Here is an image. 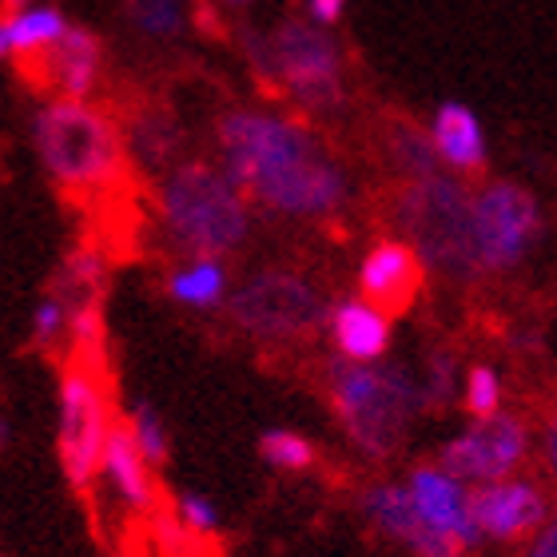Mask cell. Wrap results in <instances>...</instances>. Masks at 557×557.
Returning <instances> with one entry per match:
<instances>
[{"label":"cell","mask_w":557,"mask_h":557,"mask_svg":"<svg viewBox=\"0 0 557 557\" xmlns=\"http://www.w3.org/2000/svg\"><path fill=\"white\" fill-rule=\"evenodd\" d=\"M100 474L104 482L112 486V494L120 498V506L136 518L156 510V474H151V466L144 462V454H139L136 438H132V430L124 418L112 422L104 438V454H100Z\"/></svg>","instance_id":"cell-15"},{"label":"cell","mask_w":557,"mask_h":557,"mask_svg":"<svg viewBox=\"0 0 557 557\" xmlns=\"http://www.w3.org/2000/svg\"><path fill=\"white\" fill-rule=\"evenodd\" d=\"M168 295L175 302H184V307H199V311L220 307L227 299V268L220 259H187L168 275Z\"/></svg>","instance_id":"cell-20"},{"label":"cell","mask_w":557,"mask_h":557,"mask_svg":"<svg viewBox=\"0 0 557 557\" xmlns=\"http://www.w3.org/2000/svg\"><path fill=\"white\" fill-rule=\"evenodd\" d=\"M410 494V506H414L418 522L426 530H438V534H450L454 542H462L466 549L478 546V525L470 518V490H466L462 478H454L450 470L442 466H414L410 482H403Z\"/></svg>","instance_id":"cell-13"},{"label":"cell","mask_w":557,"mask_h":557,"mask_svg":"<svg viewBox=\"0 0 557 557\" xmlns=\"http://www.w3.org/2000/svg\"><path fill=\"white\" fill-rule=\"evenodd\" d=\"M537 232L542 211L522 184L502 180L470 196V244L478 271H513L530 256Z\"/></svg>","instance_id":"cell-9"},{"label":"cell","mask_w":557,"mask_h":557,"mask_svg":"<svg viewBox=\"0 0 557 557\" xmlns=\"http://www.w3.org/2000/svg\"><path fill=\"white\" fill-rule=\"evenodd\" d=\"M546 462L557 478V398H554V414H549V422H546Z\"/></svg>","instance_id":"cell-31"},{"label":"cell","mask_w":557,"mask_h":557,"mask_svg":"<svg viewBox=\"0 0 557 557\" xmlns=\"http://www.w3.org/2000/svg\"><path fill=\"white\" fill-rule=\"evenodd\" d=\"M470 518H474L478 534L494 537V542H518L525 534H537L549 518V498L537 482L525 478H498V482H482L470 494Z\"/></svg>","instance_id":"cell-11"},{"label":"cell","mask_w":557,"mask_h":557,"mask_svg":"<svg viewBox=\"0 0 557 557\" xmlns=\"http://www.w3.org/2000/svg\"><path fill=\"white\" fill-rule=\"evenodd\" d=\"M33 139L45 172L64 191H104L128 160L116 120L88 100H48L33 116Z\"/></svg>","instance_id":"cell-3"},{"label":"cell","mask_w":557,"mask_h":557,"mask_svg":"<svg viewBox=\"0 0 557 557\" xmlns=\"http://www.w3.org/2000/svg\"><path fill=\"white\" fill-rule=\"evenodd\" d=\"M530 454V426L518 414L478 418L474 426L442 446L438 466L462 482H498L510 478Z\"/></svg>","instance_id":"cell-10"},{"label":"cell","mask_w":557,"mask_h":557,"mask_svg":"<svg viewBox=\"0 0 557 557\" xmlns=\"http://www.w3.org/2000/svg\"><path fill=\"white\" fill-rule=\"evenodd\" d=\"M220 168L247 199L290 220L335 215L350 196L343 163L307 124L259 108H232L215 124Z\"/></svg>","instance_id":"cell-1"},{"label":"cell","mask_w":557,"mask_h":557,"mask_svg":"<svg viewBox=\"0 0 557 557\" xmlns=\"http://www.w3.org/2000/svg\"><path fill=\"white\" fill-rule=\"evenodd\" d=\"M227 9H247V4H256V0H223Z\"/></svg>","instance_id":"cell-33"},{"label":"cell","mask_w":557,"mask_h":557,"mask_svg":"<svg viewBox=\"0 0 557 557\" xmlns=\"http://www.w3.org/2000/svg\"><path fill=\"white\" fill-rule=\"evenodd\" d=\"M163 232L187 259H223L251 235V199L223 175L220 163H172L160 180Z\"/></svg>","instance_id":"cell-2"},{"label":"cell","mask_w":557,"mask_h":557,"mask_svg":"<svg viewBox=\"0 0 557 557\" xmlns=\"http://www.w3.org/2000/svg\"><path fill=\"white\" fill-rule=\"evenodd\" d=\"M175 522L184 525L191 537H211L220 530V510L208 494H196V490H184L175 498Z\"/></svg>","instance_id":"cell-26"},{"label":"cell","mask_w":557,"mask_h":557,"mask_svg":"<svg viewBox=\"0 0 557 557\" xmlns=\"http://www.w3.org/2000/svg\"><path fill=\"white\" fill-rule=\"evenodd\" d=\"M271 84L307 112H331L343 104V57L326 28L307 21H283L268 36Z\"/></svg>","instance_id":"cell-8"},{"label":"cell","mask_w":557,"mask_h":557,"mask_svg":"<svg viewBox=\"0 0 557 557\" xmlns=\"http://www.w3.org/2000/svg\"><path fill=\"white\" fill-rule=\"evenodd\" d=\"M430 148L438 156V163L454 168L462 175H474L486 168V132L478 124V116L466 104L450 100L434 112L430 124Z\"/></svg>","instance_id":"cell-17"},{"label":"cell","mask_w":557,"mask_h":557,"mask_svg":"<svg viewBox=\"0 0 557 557\" xmlns=\"http://www.w3.org/2000/svg\"><path fill=\"white\" fill-rule=\"evenodd\" d=\"M391 156H395L398 172L407 180H426V175H438V156L430 148V136H422L410 124H398L391 132Z\"/></svg>","instance_id":"cell-24"},{"label":"cell","mask_w":557,"mask_h":557,"mask_svg":"<svg viewBox=\"0 0 557 557\" xmlns=\"http://www.w3.org/2000/svg\"><path fill=\"white\" fill-rule=\"evenodd\" d=\"M232 323L259 343H299L326 323V299L295 271H259L232 290Z\"/></svg>","instance_id":"cell-7"},{"label":"cell","mask_w":557,"mask_h":557,"mask_svg":"<svg viewBox=\"0 0 557 557\" xmlns=\"http://www.w3.org/2000/svg\"><path fill=\"white\" fill-rule=\"evenodd\" d=\"M128 21L151 40H175L187 24V0H128Z\"/></svg>","instance_id":"cell-22"},{"label":"cell","mask_w":557,"mask_h":557,"mask_svg":"<svg viewBox=\"0 0 557 557\" xmlns=\"http://www.w3.org/2000/svg\"><path fill=\"white\" fill-rule=\"evenodd\" d=\"M36 60L45 64L48 88H57L64 100H88L104 69V40L81 24H69L57 45L45 48Z\"/></svg>","instance_id":"cell-14"},{"label":"cell","mask_w":557,"mask_h":557,"mask_svg":"<svg viewBox=\"0 0 557 557\" xmlns=\"http://www.w3.org/2000/svg\"><path fill=\"white\" fill-rule=\"evenodd\" d=\"M64 338H69V311H64V302L57 295H45L33 311V343L48 350L64 343Z\"/></svg>","instance_id":"cell-28"},{"label":"cell","mask_w":557,"mask_h":557,"mask_svg":"<svg viewBox=\"0 0 557 557\" xmlns=\"http://www.w3.org/2000/svg\"><path fill=\"white\" fill-rule=\"evenodd\" d=\"M398 223L414 247V256L450 278L474 275V244H470V191L458 180L426 175L410 180L398 199Z\"/></svg>","instance_id":"cell-6"},{"label":"cell","mask_w":557,"mask_h":557,"mask_svg":"<svg viewBox=\"0 0 557 557\" xmlns=\"http://www.w3.org/2000/svg\"><path fill=\"white\" fill-rule=\"evenodd\" d=\"M104 275H108L104 251L92 244H84V247H76V251H69V259L60 263L48 295H57V299L64 302V311L72 314L76 307L104 302V287H108Z\"/></svg>","instance_id":"cell-18"},{"label":"cell","mask_w":557,"mask_h":557,"mask_svg":"<svg viewBox=\"0 0 557 557\" xmlns=\"http://www.w3.org/2000/svg\"><path fill=\"white\" fill-rule=\"evenodd\" d=\"M24 4H33V0H4V12H16V9H24Z\"/></svg>","instance_id":"cell-32"},{"label":"cell","mask_w":557,"mask_h":557,"mask_svg":"<svg viewBox=\"0 0 557 557\" xmlns=\"http://www.w3.org/2000/svg\"><path fill=\"white\" fill-rule=\"evenodd\" d=\"M362 513H367V522L379 530V534H386L391 542H403V546H410L418 537V530H422V522H418L414 506H410V494L403 482H374V486L362 490Z\"/></svg>","instance_id":"cell-19"},{"label":"cell","mask_w":557,"mask_h":557,"mask_svg":"<svg viewBox=\"0 0 557 557\" xmlns=\"http://www.w3.org/2000/svg\"><path fill=\"white\" fill-rule=\"evenodd\" d=\"M326 386L338 426L347 430L350 446L367 458H391L414 410L422 407V391L410 383V374L374 362H331Z\"/></svg>","instance_id":"cell-4"},{"label":"cell","mask_w":557,"mask_h":557,"mask_svg":"<svg viewBox=\"0 0 557 557\" xmlns=\"http://www.w3.org/2000/svg\"><path fill=\"white\" fill-rule=\"evenodd\" d=\"M124 422H128L132 438H136L139 454H144V462H148L151 470L172 458V438H168V422H163L160 410L151 407V403H136V407H132V414L124 418Z\"/></svg>","instance_id":"cell-23"},{"label":"cell","mask_w":557,"mask_h":557,"mask_svg":"<svg viewBox=\"0 0 557 557\" xmlns=\"http://www.w3.org/2000/svg\"><path fill=\"white\" fill-rule=\"evenodd\" d=\"M466 410L474 418H494L502 410V383L490 367H470L466 374Z\"/></svg>","instance_id":"cell-27"},{"label":"cell","mask_w":557,"mask_h":557,"mask_svg":"<svg viewBox=\"0 0 557 557\" xmlns=\"http://www.w3.org/2000/svg\"><path fill=\"white\" fill-rule=\"evenodd\" d=\"M422 278H426V263L414 256V247L403 244V239H383L362 259L359 299H367L386 319L391 314H407L418 295H422Z\"/></svg>","instance_id":"cell-12"},{"label":"cell","mask_w":557,"mask_h":557,"mask_svg":"<svg viewBox=\"0 0 557 557\" xmlns=\"http://www.w3.org/2000/svg\"><path fill=\"white\" fill-rule=\"evenodd\" d=\"M259 454H263L275 470H290V474L311 470L314 458H319L311 438H302V434H295V430H268V434L259 438Z\"/></svg>","instance_id":"cell-25"},{"label":"cell","mask_w":557,"mask_h":557,"mask_svg":"<svg viewBox=\"0 0 557 557\" xmlns=\"http://www.w3.org/2000/svg\"><path fill=\"white\" fill-rule=\"evenodd\" d=\"M326 326L347 362H379L391 347V319L367 299H343L326 307Z\"/></svg>","instance_id":"cell-16"},{"label":"cell","mask_w":557,"mask_h":557,"mask_svg":"<svg viewBox=\"0 0 557 557\" xmlns=\"http://www.w3.org/2000/svg\"><path fill=\"white\" fill-rule=\"evenodd\" d=\"M124 148L136 156L148 172H168L175 160V148H180V132H175V120L163 116V112H144V116H132V128L124 136Z\"/></svg>","instance_id":"cell-21"},{"label":"cell","mask_w":557,"mask_h":557,"mask_svg":"<svg viewBox=\"0 0 557 557\" xmlns=\"http://www.w3.org/2000/svg\"><path fill=\"white\" fill-rule=\"evenodd\" d=\"M525 557H557V513L546 518V525L537 530L534 546L525 549Z\"/></svg>","instance_id":"cell-30"},{"label":"cell","mask_w":557,"mask_h":557,"mask_svg":"<svg viewBox=\"0 0 557 557\" xmlns=\"http://www.w3.org/2000/svg\"><path fill=\"white\" fill-rule=\"evenodd\" d=\"M104 350H69L60 367L57 442L60 466L76 490H88L100 478V454L112 430V403L104 386Z\"/></svg>","instance_id":"cell-5"},{"label":"cell","mask_w":557,"mask_h":557,"mask_svg":"<svg viewBox=\"0 0 557 557\" xmlns=\"http://www.w3.org/2000/svg\"><path fill=\"white\" fill-rule=\"evenodd\" d=\"M307 12H311V21L319 24V28H331V24L343 21L347 0H307Z\"/></svg>","instance_id":"cell-29"}]
</instances>
